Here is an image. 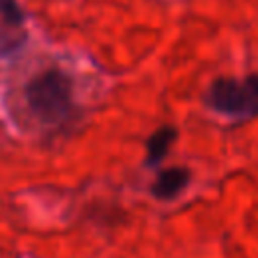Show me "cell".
I'll return each mask as SVG.
<instances>
[{"instance_id": "6da1fadb", "label": "cell", "mask_w": 258, "mask_h": 258, "mask_svg": "<svg viewBox=\"0 0 258 258\" xmlns=\"http://www.w3.org/2000/svg\"><path fill=\"white\" fill-rule=\"evenodd\" d=\"M24 99L32 115L42 123H62L73 115V83L58 69H48L30 79Z\"/></svg>"}, {"instance_id": "7a4b0ae2", "label": "cell", "mask_w": 258, "mask_h": 258, "mask_svg": "<svg viewBox=\"0 0 258 258\" xmlns=\"http://www.w3.org/2000/svg\"><path fill=\"white\" fill-rule=\"evenodd\" d=\"M208 103L224 115H258V75L246 79H218L208 91Z\"/></svg>"}, {"instance_id": "3957f363", "label": "cell", "mask_w": 258, "mask_h": 258, "mask_svg": "<svg viewBox=\"0 0 258 258\" xmlns=\"http://www.w3.org/2000/svg\"><path fill=\"white\" fill-rule=\"evenodd\" d=\"M189 181V171L183 167H169L165 171H161L155 179V183L151 185V194L157 200H171L175 198Z\"/></svg>"}, {"instance_id": "277c9868", "label": "cell", "mask_w": 258, "mask_h": 258, "mask_svg": "<svg viewBox=\"0 0 258 258\" xmlns=\"http://www.w3.org/2000/svg\"><path fill=\"white\" fill-rule=\"evenodd\" d=\"M175 137H177V131H175L173 127H169V125L159 127V129L147 139V143H145V149H147V163H149V165L159 163V161L167 155V151H169L171 143L175 141Z\"/></svg>"}, {"instance_id": "5b68a950", "label": "cell", "mask_w": 258, "mask_h": 258, "mask_svg": "<svg viewBox=\"0 0 258 258\" xmlns=\"http://www.w3.org/2000/svg\"><path fill=\"white\" fill-rule=\"evenodd\" d=\"M0 14L6 24H20L24 20V14L16 0H0Z\"/></svg>"}, {"instance_id": "8992f818", "label": "cell", "mask_w": 258, "mask_h": 258, "mask_svg": "<svg viewBox=\"0 0 258 258\" xmlns=\"http://www.w3.org/2000/svg\"><path fill=\"white\" fill-rule=\"evenodd\" d=\"M10 46H14V42L6 40V32H2V30H0V52H2L4 48H10Z\"/></svg>"}]
</instances>
